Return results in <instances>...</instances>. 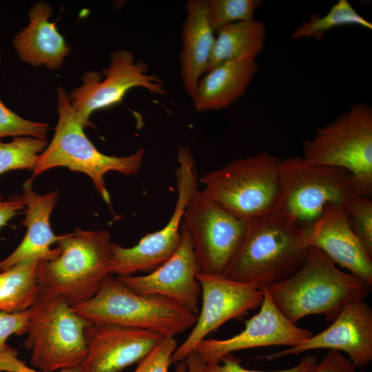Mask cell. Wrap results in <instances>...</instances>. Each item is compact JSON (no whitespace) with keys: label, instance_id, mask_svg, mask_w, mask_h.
<instances>
[{"label":"cell","instance_id":"cell-1","mask_svg":"<svg viewBox=\"0 0 372 372\" xmlns=\"http://www.w3.org/2000/svg\"><path fill=\"white\" fill-rule=\"evenodd\" d=\"M265 287L279 310L297 324L311 315L333 321L347 303L364 299L372 285L338 268L319 249L309 247L299 269Z\"/></svg>","mask_w":372,"mask_h":372},{"label":"cell","instance_id":"cell-2","mask_svg":"<svg viewBox=\"0 0 372 372\" xmlns=\"http://www.w3.org/2000/svg\"><path fill=\"white\" fill-rule=\"evenodd\" d=\"M308 251L302 227L273 211L247 222L242 243L223 275L236 281L268 287L299 269Z\"/></svg>","mask_w":372,"mask_h":372},{"label":"cell","instance_id":"cell-3","mask_svg":"<svg viewBox=\"0 0 372 372\" xmlns=\"http://www.w3.org/2000/svg\"><path fill=\"white\" fill-rule=\"evenodd\" d=\"M112 243L106 230L59 235L56 256L39 262V295L62 298L71 307L92 298L110 274Z\"/></svg>","mask_w":372,"mask_h":372},{"label":"cell","instance_id":"cell-4","mask_svg":"<svg viewBox=\"0 0 372 372\" xmlns=\"http://www.w3.org/2000/svg\"><path fill=\"white\" fill-rule=\"evenodd\" d=\"M72 308L90 322L109 323L175 337L192 327L197 315L174 301L138 293L107 276L95 295Z\"/></svg>","mask_w":372,"mask_h":372},{"label":"cell","instance_id":"cell-5","mask_svg":"<svg viewBox=\"0 0 372 372\" xmlns=\"http://www.w3.org/2000/svg\"><path fill=\"white\" fill-rule=\"evenodd\" d=\"M56 92L59 118L54 134L40 154L30 179L56 167L84 173L90 178L103 200L110 206V195L104 178L105 174L110 171L123 175L136 174L142 165L145 150L141 148L130 156L120 157L101 152L84 133L66 91L59 87Z\"/></svg>","mask_w":372,"mask_h":372},{"label":"cell","instance_id":"cell-6","mask_svg":"<svg viewBox=\"0 0 372 372\" xmlns=\"http://www.w3.org/2000/svg\"><path fill=\"white\" fill-rule=\"evenodd\" d=\"M279 158L260 152L203 175V191L247 222L274 211L280 192Z\"/></svg>","mask_w":372,"mask_h":372},{"label":"cell","instance_id":"cell-7","mask_svg":"<svg viewBox=\"0 0 372 372\" xmlns=\"http://www.w3.org/2000/svg\"><path fill=\"white\" fill-rule=\"evenodd\" d=\"M302 158L313 164L347 171L358 196L372 192V108L352 105L335 120L318 129L303 143Z\"/></svg>","mask_w":372,"mask_h":372},{"label":"cell","instance_id":"cell-8","mask_svg":"<svg viewBox=\"0 0 372 372\" xmlns=\"http://www.w3.org/2000/svg\"><path fill=\"white\" fill-rule=\"evenodd\" d=\"M29 311L24 346L31 351L34 369L54 372L79 368L87 355L89 322L60 297L39 295Z\"/></svg>","mask_w":372,"mask_h":372},{"label":"cell","instance_id":"cell-9","mask_svg":"<svg viewBox=\"0 0 372 372\" xmlns=\"http://www.w3.org/2000/svg\"><path fill=\"white\" fill-rule=\"evenodd\" d=\"M279 196L275 212L301 227L316 220L329 205H344L358 196L350 174L341 168L316 165L300 156L280 159Z\"/></svg>","mask_w":372,"mask_h":372},{"label":"cell","instance_id":"cell-10","mask_svg":"<svg viewBox=\"0 0 372 372\" xmlns=\"http://www.w3.org/2000/svg\"><path fill=\"white\" fill-rule=\"evenodd\" d=\"M177 159V199L169 220L163 228L146 234L132 247L112 243L110 274L122 276L150 273L177 250L181 240L184 211L198 189V182L195 160L188 147H178Z\"/></svg>","mask_w":372,"mask_h":372},{"label":"cell","instance_id":"cell-11","mask_svg":"<svg viewBox=\"0 0 372 372\" xmlns=\"http://www.w3.org/2000/svg\"><path fill=\"white\" fill-rule=\"evenodd\" d=\"M183 223L191 238L200 272L223 275L242 243L247 222L198 188L187 203Z\"/></svg>","mask_w":372,"mask_h":372},{"label":"cell","instance_id":"cell-12","mask_svg":"<svg viewBox=\"0 0 372 372\" xmlns=\"http://www.w3.org/2000/svg\"><path fill=\"white\" fill-rule=\"evenodd\" d=\"M110 65L102 74L89 71L82 76V85L69 96L76 119L83 128L92 126L90 117L96 110L120 103L132 87H141L153 94H167L163 81L148 73L143 60L135 61L133 54L119 50L110 54Z\"/></svg>","mask_w":372,"mask_h":372},{"label":"cell","instance_id":"cell-13","mask_svg":"<svg viewBox=\"0 0 372 372\" xmlns=\"http://www.w3.org/2000/svg\"><path fill=\"white\" fill-rule=\"evenodd\" d=\"M197 279L200 285L201 307L191 332L174 351L172 364L185 360L209 334L231 319L244 317L259 307L263 300L264 289L259 285L202 272L197 274Z\"/></svg>","mask_w":372,"mask_h":372},{"label":"cell","instance_id":"cell-14","mask_svg":"<svg viewBox=\"0 0 372 372\" xmlns=\"http://www.w3.org/2000/svg\"><path fill=\"white\" fill-rule=\"evenodd\" d=\"M257 313L245 321L244 329L226 339H205L195 348L196 353L205 363L218 362L228 353L240 350L284 346L291 347L313 335L291 322L273 302L267 289Z\"/></svg>","mask_w":372,"mask_h":372},{"label":"cell","instance_id":"cell-15","mask_svg":"<svg viewBox=\"0 0 372 372\" xmlns=\"http://www.w3.org/2000/svg\"><path fill=\"white\" fill-rule=\"evenodd\" d=\"M328 349L337 350L363 369L372 361V309L364 299L347 303L331 324L298 345L263 356L275 360L302 353Z\"/></svg>","mask_w":372,"mask_h":372},{"label":"cell","instance_id":"cell-16","mask_svg":"<svg viewBox=\"0 0 372 372\" xmlns=\"http://www.w3.org/2000/svg\"><path fill=\"white\" fill-rule=\"evenodd\" d=\"M199 272L191 238L182 222L180 242L170 258L150 273L117 278L138 293L171 300L198 315L201 293Z\"/></svg>","mask_w":372,"mask_h":372},{"label":"cell","instance_id":"cell-17","mask_svg":"<svg viewBox=\"0 0 372 372\" xmlns=\"http://www.w3.org/2000/svg\"><path fill=\"white\" fill-rule=\"evenodd\" d=\"M85 338L87 351L80 372H121L141 360L163 337L149 331L89 322Z\"/></svg>","mask_w":372,"mask_h":372},{"label":"cell","instance_id":"cell-18","mask_svg":"<svg viewBox=\"0 0 372 372\" xmlns=\"http://www.w3.org/2000/svg\"><path fill=\"white\" fill-rule=\"evenodd\" d=\"M302 227L309 248L319 249L337 266L372 285V256L351 229L344 205H328L316 220Z\"/></svg>","mask_w":372,"mask_h":372},{"label":"cell","instance_id":"cell-19","mask_svg":"<svg viewBox=\"0 0 372 372\" xmlns=\"http://www.w3.org/2000/svg\"><path fill=\"white\" fill-rule=\"evenodd\" d=\"M32 183L30 178L26 180L23 185V193L19 196L26 207L21 223L27 227L26 234L18 247L0 261V271L30 259L50 260L58 252L56 247L51 248L56 245L59 236L52 231L50 218L57 203L59 191L40 195L33 190Z\"/></svg>","mask_w":372,"mask_h":372},{"label":"cell","instance_id":"cell-20","mask_svg":"<svg viewBox=\"0 0 372 372\" xmlns=\"http://www.w3.org/2000/svg\"><path fill=\"white\" fill-rule=\"evenodd\" d=\"M52 12L48 3H35L29 11V24L16 34L12 44L23 62L35 66L44 65L54 70L62 65L70 46L55 24L49 21Z\"/></svg>","mask_w":372,"mask_h":372},{"label":"cell","instance_id":"cell-21","mask_svg":"<svg viewBox=\"0 0 372 372\" xmlns=\"http://www.w3.org/2000/svg\"><path fill=\"white\" fill-rule=\"evenodd\" d=\"M183 27L181 76L187 94L194 98L200 79L206 72L215 43V32L208 19L207 0H190Z\"/></svg>","mask_w":372,"mask_h":372},{"label":"cell","instance_id":"cell-22","mask_svg":"<svg viewBox=\"0 0 372 372\" xmlns=\"http://www.w3.org/2000/svg\"><path fill=\"white\" fill-rule=\"evenodd\" d=\"M258 71L256 60L237 59L217 65L200 79L194 98L198 112L227 107L247 91Z\"/></svg>","mask_w":372,"mask_h":372},{"label":"cell","instance_id":"cell-23","mask_svg":"<svg viewBox=\"0 0 372 372\" xmlns=\"http://www.w3.org/2000/svg\"><path fill=\"white\" fill-rule=\"evenodd\" d=\"M266 33L264 23L256 19L223 28L216 32L206 72L228 61L242 59L256 60L264 48Z\"/></svg>","mask_w":372,"mask_h":372},{"label":"cell","instance_id":"cell-24","mask_svg":"<svg viewBox=\"0 0 372 372\" xmlns=\"http://www.w3.org/2000/svg\"><path fill=\"white\" fill-rule=\"evenodd\" d=\"M39 260H24L0 271V312L28 310L39 296Z\"/></svg>","mask_w":372,"mask_h":372},{"label":"cell","instance_id":"cell-25","mask_svg":"<svg viewBox=\"0 0 372 372\" xmlns=\"http://www.w3.org/2000/svg\"><path fill=\"white\" fill-rule=\"evenodd\" d=\"M343 25H358L372 30V23L360 15L348 0H339L324 16L313 14L292 32L291 38H313L320 41L331 30Z\"/></svg>","mask_w":372,"mask_h":372},{"label":"cell","instance_id":"cell-26","mask_svg":"<svg viewBox=\"0 0 372 372\" xmlns=\"http://www.w3.org/2000/svg\"><path fill=\"white\" fill-rule=\"evenodd\" d=\"M47 145V138L32 136L14 137L8 143L0 139V175L10 170L33 171Z\"/></svg>","mask_w":372,"mask_h":372},{"label":"cell","instance_id":"cell-27","mask_svg":"<svg viewBox=\"0 0 372 372\" xmlns=\"http://www.w3.org/2000/svg\"><path fill=\"white\" fill-rule=\"evenodd\" d=\"M262 3L260 0H207L209 23L216 33L229 24L254 20Z\"/></svg>","mask_w":372,"mask_h":372},{"label":"cell","instance_id":"cell-28","mask_svg":"<svg viewBox=\"0 0 372 372\" xmlns=\"http://www.w3.org/2000/svg\"><path fill=\"white\" fill-rule=\"evenodd\" d=\"M349 224L366 251L372 256V200L355 196L344 205Z\"/></svg>","mask_w":372,"mask_h":372},{"label":"cell","instance_id":"cell-29","mask_svg":"<svg viewBox=\"0 0 372 372\" xmlns=\"http://www.w3.org/2000/svg\"><path fill=\"white\" fill-rule=\"evenodd\" d=\"M1 50L0 48V64ZM47 123L25 119L6 106L0 99V139L6 136L47 138Z\"/></svg>","mask_w":372,"mask_h":372},{"label":"cell","instance_id":"cell-30","mask_svg":"<svg viewBox=\"0 0 372 372\" xmlns=\"http://www.w3.org/2000/svg\"><path fill=\"white\" fill-rule=\"evenodd\" d=\"M178 347L175 337L163 338L138 362L133 372H169L172 355Z\"/></svg>","mask_w":372,"mask_h":372},{"label":"cell","instance_id":"cell-31","mask_svg":"<svg viewBox=\"0 0 372 372\" xmlns=\"http://www.w3.org/2000/svg\"><path fill=\"white\" fill-rule=\"evenodd\" d=\"M317 362L316 356L309 355L302 358L296 365L287 369L261 371L243 367L238 358L233 353H228L218 362L205 363V372H307Z\"/></svg>","mask_w":372,"mask_h":372},{"label":"cell","instance_id":"cell-32","mask_svg":"<svg viewBox=\"0 0 372 372\" xmlns=\"http://www.w3.org/2000/svg\"><path fill=\"white\" fill-rule=\"evenodd\" d=\"M29 316V309L15 313L0 312V353L8 347L6 341L10 336L26 334Z\"/></svg>","mask_w":372,"mask_h":372},{"label":"cell","instance_id":"cell-33","mask_svg":"<svg viewBox=\"0 0 372 372\" xmlns=\"http://www.w3.org/2000/svg\"><path fill=\"white\" fill-rule=\"evenodd\" d=\"M307 372H366L358 368L344 353L329 349L320 362H316Z\"/></svg>","mask_w":372,"mask_h":372},{"label":"cell","instance_id":"cell-34","mask_svg":"<svg viewBox=\"0 0 372 372\" xmlns=\"http://www.w3.org/2000/svg\"><path fill=\"white\" fill-rule=\"evenodd\" d=\"M0 372H43L28 366L17 356V351L8 346L0 353ZM54 372H80L79 368H69Z\"/></svg>","mask_w":372,"mask_h":372},{"label":"cell","instance_id":"cell-35","mask_svg":"<svg viewBox=\"0 0 372 372\" xmlns=\"http://www.w3.org/2000/svg\"><path fill=\"white\" fill-rule=\"evenodd\" d=\"M25 207L19 196L9 198L8 200L0 199V229Z\"/></svg>","mask_w":372,"mask_h":372},{"label":"cell","instance_id":"cell-36","mask_svg":"<svg viewBox=\"0 0 372 372\" xmlns=\"http://www.w3.org/2000/svg\"><path fill=\"white\" fill-rule=\"evenodd\" d=\"M187 372H205V362L194 352L185 360Z\"/></svg>","mask_w":372,"mask_h":372},{"label":"cell","instance_id":"cell-37","mask_svg":"<svg viewBox=\"0 0 372 372\" xmlns=\"http://www.w3.org/2000/svg\"><path fill=\"white\" fill-rule=\"evenodd\" d=\"M175 372H187V364L185 360L176 363Z\"/></svg>","mask_w":372,"mask_h":372}]
</instances>
